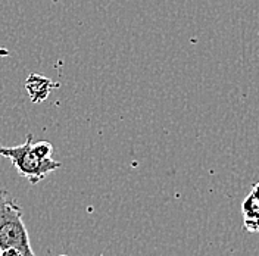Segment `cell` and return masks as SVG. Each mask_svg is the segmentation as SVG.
Listing matches in <instances>:
<instances>
[{
  "instance_id": "6da1fadb",
  "label": "cell",
  "mask_w": 259,
  "mask_h": 256,
  "mask_svg": "<svg viewBox=\"0 0 259 256\" xmlns=\"http://www.w3.org/2000/svg\"><path fill=\"white\" fill-rule=\"evenodd\" d=\"M9 247L18 249L24 256H35L19 202L8 190L0 189V250Z\"/></svg>"
},
{
  "instance_id": "7a4b0ae2",
  "label": "cell",
  "mask_w": 259,
  "mask_h": 256,
  "mask_svg": "<svg viewBox=\"0 0 259 256\" xmlns=\"http://www.w3.org/2000/svg\"><path fill=\"white\" fill-rule=\"evenodd\" d=\"M32 134H27L25 142L16 146H3L0 144V156L8 158L15 166L16 173L24 177L30 184L35 186L43 181L46 177L59 169L62 163L59 160L40 158L32 149Z\"/></svg>"
},
{
  "instance_id": "3957f363",
  "label": "cell",
  "mask_w": 259,
  "mask_h": 256,
  "mask_svg": "<svg viewBox=\"0 0 259 256\" xmlns=\"http://www.w3.org/2000/svg\"><path fill=\"white\" fill-rule=\"evenodd\" d=\"M24 87H25V92L30 97L32 103H43L50 93L59 87L58 82H53V81L48 78L46 75H41V74H30L27 77V80L24 82Z\"/></svg>"
},
{
  "instance_id": "277c9868",
  "label": "cell",
  "mask_w": 259,
  "mask_h": 256,
  "mask_svg": "<svg viewBox=\"0 0 259 256\" xmlns=\"http://www.w3.org/2000/svg\"><path fill=\"white\" fill-rule=\"evenodd\" d=\"M243 220H256L259 218V199L252 193L246 196L242 203Z\"/></svg>"
},
{
  "instance_id": "5b68a950",
  "label": "cell",
  "mask_w": 259,
  "mask_h": 256,
  "mask_svg": "<svg viewBox=\"0 0 259 256\" xmlns=\"http://www.w3.org/2000/svg\"><path fill=\"white\" fill-rule=\"evenodd\" d=\"M32 149L34 152L40 156V158H45V159H53V153H55V147L50 142L46 140H40V142H35L32 143Z\"/></svg>"
},
{
  "instance_id": "8992f818",
  "label": "cell",
  "mask_w": 259,
  "mask_h": 256,
  "mask_svg": "<svg viewBox=\"0 0 259 256\" xmlns=\"http://www.w3.org/2000/svg\"><path fill=\"white\" fill-rule=\"evenodd\" d=\"M243 228L249 233H259V218H256V220H243Z\"/></svg>"
},
{
  "instance_id": "52a82bcc",
  "label": "cell",
  "mask_w": 259,
  "mask_h": 256,
  "mask_svg": "<svg viewBox=\"0 0 259 256\" xmlns=\"http://www.w3.org/2000/svg\"><path fill=\"white\" fill-rule=\"evenodd\" d=\"M0 256H24L18 249H14V247H9V249H3L0 250Z\"/></svg>"
},
{
  "instance_id": "ba28073f",
  "label": "cell",
  "mask_w": 259,
  "mask_h": 256,
  "mask_svg": "<svg viewBox=\"0 0 259 256\" xmlns=\"http://www.w3.org/2000/svg\"><path fill=\"white\" fill-rule=\"evenodd\" d=\"M252 194H253V196H255V197H258L259 199V181L258 183H255V184H253V187H252Z\"/></svg>"
},
{
  "instance_id": "9c48e42d",
  "label": "cell",
  "mask_w": 259,
  "mask_h": 256,
  "mask_svg": "<svg viewBox=\"0 0 259 256\" xmlns=\"http://www.w3.org/2000/svg\"><path fill=\"white\" fill-rule=\"evenodd\" d=\"M11 55V52L8 50L6 48H0V58H6V56H9Z\"/></svg>"
}]
</instances>
